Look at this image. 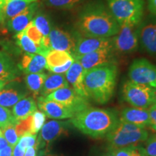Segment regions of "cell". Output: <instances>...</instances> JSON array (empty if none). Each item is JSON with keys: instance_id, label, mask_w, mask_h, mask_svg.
I'll list each match as a JSON object with an SVG mask.
<instances>
[{"instance_id": "1", "label": "cell", "mask_w": 156, "mask_h": 156, "mask_svg": "<svg viewBox=\"0 0 156 156\" xmlns=\"http://www.w3.org/2000/svg\"><path fill=\"white\" fill-rule=\"evenodd\" d=\"M76 26L82 36L95 38H111L120 30L107 5L100 0L85 5L78 14Z\"/></svg>"}, {"instance_id": "2", "label": "cell", "mask_w": 156, "mask_h": 156, "mask_svg": "<svg viewBox=\"0 0 156 156\" xmlns=\"http://www.w3.org/2000/svg\"><path fill=\"white\" fill-rule=\"evenodd\" d=\"M119 122L116 111L88 107L78 112L70 122L84 134L95 139L106 137Z\"/></svg>"}, {"instance_id": "3", "label": "cell", "mask_w": 156, "mask_h": 156, "mask_svg": "<svg viewBox=\"0 0 156 156\" xmlns=\"http://www.w3.org/2000/svg\"><path fill=\"white\" fill-rule=\"evenodd\" d=\"M118 69L115 64L85 70L84 85L89 98L98 104H106L114 96Z\"/></svg>"}, {"instance_id": "4", "label": "cell", "mask_w": 156, "mask_h": 156, "mask_svg": "<svg viewBox=\"0 0 156 156\" xmlns=\"http://www.w3.org/2000/svg\"><path fill=\"white\" fill-rule=\"evenodd\" d=\"M107 7L121 26H137L144 16L145 0H106Z\"/></svg>"}, {"instance_id": "5", "label": "cell", "mask_w": 156, "mask_h": 156, "mask_svg": "<svg viewBox=\"0 0 156 156\" xmlns=\"http://www.w3.org/2000/svg\"><path fill=\"white\" fill-rule=\"evenodd\" d=\"M149 136L145 127L119 121L113 131L106 136L111 149L136 145Z\"/></svg>"}, {"instance_id": "6", "label": "cell", "mask_w": 156, "mask_h": 156, "mask_svg": "<svg viewBox=\"0 0 156 156\" xmlns=\"http://www.w3.org/2000/svg\"><path fill=\"white\" fill-rule=\"evenodd\" d=\"M122 94L124 100L132 107L148 108L155 104L153 88L149 85L126 81L123 85Z\"/></svg>"}, {"instance_id": "7", "label": "cell", "mask_w": 156, "mask_h": 156, "mask_svg": "<svg viewBox=\"0 0 156 156\" xmlns=\"http://www.w3.org/2000/svg\"><path fill=\"white\" fill-rule=\"evenodd\" d=\"M128 76L130 81L153 87L156 84V65L145 58H136L129 66Z\"/></svg>"}, {"instance_id": "8", "label": "cell", "mask_w": 156, "mask_h": 156, "mask_svg": "<svg viewBox=\"0 0 156 156\" xmlns=\"http://www.w3.org/2000/svg\"><path fill=\"white\" fill-rule=\"evenodd\" d=\"M137 26L122 25L119 32L113 36L112 46L115 51L120 54H130L139 47Z\"/></svg>"}, {"instance_id": "9", "label": "cell", "mask_w": 156, "mask_h": 156, "mask_svg": "<svg viewBox=\"0 0 156 156\" xmlns=\"http://www.w3.org/2000/svg\"><path fill=\"white\" fill-rule=\"evenodd\" d=\"M48 99L62 103L72 109L75 114L90 107L89 99L80 95L73 87H63L56 90L46 96Z\"/></svg>"}, {"instance_id": "10", "label": "cell", "mask_w": 156, "mask_h": 156, "mask_svg": "<svg viewBox=\"0 0 156 156\" xmlns=\"http://www.w3.org/2000/svg\"><path fill=\"white\" fill-rule=\"evenodd\" d=\"M139 44L151 55H156V15L142 19L137 27Z\"/></svg>"}, {"instance_id": "11", "label": "cell", "mask_w": 156, "mask_h": 156, "mask_svg": "<svg viewBox=\"0 0 156 156\" xmlns=\"http://www.w3.org/2000/svg\"><path fill=\"white\" fill-rule=\"evenodd\" d=\"M70 121L52 120L44 124L41 130L40 134L37 139V145L38 148H43L55 141L62 136L68 134L71 127Z\"/></svg>"}, {"instance_id": "12", "label": "cell", "mask_w": 156, "mask_h": 156, "mask_svg": "<svg viewBox=\"0 0 156 156\" xmlns=\"http://www.w3.org/2000/svg\"><path fill=\"white\" fill-rule=\"evenodd\" d=\"M76 45L73 57L76 58L98 50L113 48L112 39L110 38H95L82 36L77 32L75 35Z\"/></svg>"}, {"instance_id": "13", "label": "cell", "mask_w": 156, "mask_h": 156, "mask_svg": "<svg viewBox=\"0 0 156 156\" xmlns=\"http://www.w3.org/2000/svg\"><path fill=\"white\" fill-rule=\"evenodd\" d=\"M114 51L113 48L98 50L79 56L75 59L79 61L85 70H88L100 66L115 64Z\"/></svg>"}, {"instance_id": "14", "label": "cell", "mask_w": 156, "mask_h": 156, "mask_svg": "<svg viewBox=\"0 0 156 156\" xmlns=\"http://www.w3.org/2000/svg\"><path fill=\"white\" fill-rule=\"evenodd\" d=\"M39 109L50 119H72L76 114L72 109L56 101L49 100L46 97L38 98Z\"/></svg>"}, {"instance_id": "15", "label": "cell", "mask_w": 156, "mask_h": 156, "mask_svg": "<svg viewBox=\"0 0 156 156\" xmlns=\"http://www.w3.org/2000/svg\"><path fill=\"white\" fill-rule=\"evenodd\" d=\"M28 95L26 89L20 82H9L0 90V106L9 108Z\"/></svg>"}, {"instance_id": "16", "label": "cell", "mask_w": 156, "mask_h": 156, "mask_svg": "<svg viewBox=\"0 0 156 156\" xmlns=\"http://www.w3.org/2000/svg\"><path fill=\"white\" fill-rule=\"evenodd\" d=\"M48 38L51 49L67 51L73 56L76 45L75 36L62 29L53 28L51 30Z\"/></svg>"}, {"instance_id": "17", "label": "cell", "mask_w": 156, "mask_h": 156, "mask_svg": "<svg viewBox=\"0 0 156 156\" xmlns=\"http://www.w3.org/2000/svg\"><path fill=\"white\" fill-rule=\"evenodd\" d=\"M38 7L39 4L35 2L17 16L9 19L7 22V27L9 32L17 34L24 30L34 18Z\"/></svg>"}, {"instance_id": "18", "label": "cell", "mask_w": 156, "mask_h": 156, "mask_svg": "<svg viewBox=\"0 0 156 156\" xmlns=\"http://www.w3.org/2000/svg\"><path fill=\"white\" fill-rule=\"evenodd\" d=\"M85 73V69L83 67L79 61L75 59L71 67L65 73V77L68 83L72 85L73 88L78 94L85 98L90 99L84 85Z\"/></svg>"}, {"instance_id": "19", "label": "cell", "mask_w": 156, "mask_h": 156, "mask_svg": "<svg viewBox=\"0 0 156 156\" xmlns=\"http://www.w3.org/2000/svg\"><path fill=\"white\" fill-rule=\"evenodd\" d=\"M119 121L145 128L149 125V112L147 108L127 107L123 109L121 112Z\"/></svg>"}, {"instance_id": "20", "label": "cell", "mask_w": 156, "mask_h": 156, "mask_svg": "<svg viewBox=\"0 0 156 156\" xmlns=\"http://www.w3.org/2000/svg\"><path fill=\"white\" fill-rule=\"evenodd\" d=\"M17 66L19 69L26 75L42 73L46 69V59L44 56L41 54L25 53Z\"/></svg>"}, {"instance_id": "21", "label": "cell", "mask_w": 156, "mask_h": 156, "mask_svg": "<svg viewBox=\"0 0 156 156\" xmlns=\"http://www.w3.org/2000/svg\"><path fill=\"white\" fill-rule=\"evenodd\" d=\"M20 71L12 57L7 52L0 51V81L7 83L14 80Z\"/></svg>"}, {"instance_id": "22", "label": "cell", "mask_w": 156, "mask_h": 156, "mask_svg": "<svg viewBox=\"0 0 156 156\" xmlns=\"http://www.w3.org/2000/svg\"><path fill=\"white\" fill-rule=\"evenodd\" d=\"M15 38L16 41V44L23 51H25V53L41 54L46 57L50 51V49L44 46H40L37 45L27 36L24 30L15 34Z\"/></svg>"}, {"instance_id": "23", "label": "cell", "mask_w": 156, "mask_h": 156, "mask_svg": "<svg viewBox=\"0 0 156 156\" xmlns=\"http://www.w3.org/2000/svg\"><path fill=\"white\" fill-rule=\"evenodd\" d=\"M37 110L36 101L33 97H25L18 101L12 108V114L15 120L25 119Z\"/></svg>"}, {"instance_id": "24", "label": "cell", "mask_w": 156, "mask_h": 156, "mask_svg": "<svg viewBox=\"0 0 156 156\" xmlns=\"http://www.w3.org/2000/svg\"><path fill=\"white\" fill-rule=\"evenodd\" d=\"M69 84L63 74H51L47 75L41 90V96L46 97L56 90L69 87Z\"/></svg>"}, {"instance_id": "25", "label": "cell", "mask_w": 156, "mask_h": 156, "mask_svg": "<svg viewBox=\"0 0 156 156\" xmlns=\"http://www.w3.org/2000/svg\"><path fill=\"white\" fill-rule=\"evenodd\" d=\"M30 4L31 2L27 0H11L6 2L1 12L2 24L22 12Z\"/></svg>"}, {"instance_id": "26", "label": "cell", "mask_w": 156, "mask_h": 156, "mask_svg": "<svg viewBox=\"0 0 156 156\" xmlns=\"http://www.w3.org/2000/svg\"><path fill=\"white\" fill-rule=\"evenodd\" d=\"M35 26L43 36V44L45 47L51 50L49 44V34L51 30V24L48 17L44 13L38 12L33 19Z\"/></svg>"}, {"instance_id": "27", "label": "cell", "mask_w": 156, "mask_h": 156, "mask_svg": "<svg viewBox=\"0 0 156 156\" xmlns=\"http://www.w3.org/2000/svg\"><path fill=\"white\" fill-rule=\"evenodd\" d=\"M46 69L51 68L61 67L67 64L68 62L75 59L73 56L69 52L62 51L50 50L46 56Z\"/></svg>"}, {"instance_id": "28", "label": "cell", "mask_w": 156, "mask_h": 156, "mask_svg": "<svg viewBox=\"0 0 156 156\" xmlns=\"http://www.w3.org/2000/svg\"><path fill=\"white\" fill-rule=\"evenodd\" d=\"M47 75L44 73L28 74L25 77V83L27 88L33 93L34 98H36L40 94Z\"/></svg>"}, {"instance_id": "29", "label": "cell", "mask_w": 156, "mask_h": 156, "mask_svg": "<svg viewBox=\"0 0 156 156\" xmlns=\"http://www.w3.org/2000/svg\"><path fill=\"white\" fill-rule=\"evenodd\" d=\"M86 0H43L48 7L58 9H71Z\"/></svg>"}, {"instance_id": "30", "label": "cell", "mask_w": 156, "mask_h": 156, "mask_svg": "<svg viewBox=\"0 0 156 156\" xmlns=\"http://www.w3.org/2000/svg\"><path fill=\"white\" fill-rule=\"evenodd\" d=\"M112 150L114 151L115 156H147L145 148L138 145L126 146Z\"/></svg>"}, {"instance_id": "31", "label": "cell", "mask_w": 156, "mask_h": 156, "mask_svg": "<svg viewBox=\"0 0 156 156\" xmlns=\"http://www.w3.org/2000/svg\"><path fill=\"white\" fill-rule=\"evenodd\" d=\"M16 123H12V124H9L5 127L0 128V132H1L2 134L7 140V142H8L9 145L12 146V147H14L18 143L20 140L16 133V131H15V124Z\"/></svg>"}, {"instance_id": "32", "label": "cell", "mask_w": 156, "mask_h": 156, "mask_svg": "<svg viewBox=\"0 0 156 156\" xmlns=\"http://www.w3.org/2000/svg\"><path fill=\"white\" fill-rule=\"evenodd\" d=\"M32 115L25 119L17 121L15 124V131L19 138L25 135V134H32Z\"/></svg>"}, {"instance_id": "33", "label": "cell", "mask_w": 156, "mask_h": 156, "mask_svg": "<svg viewBox=\"0 0 156 156\" xmlns=\"http://www.w3.org/2000/svg\"><path fill=\"white\" fill-rule=\"evenodd\" d=\"M46 114L44 112L38 110H36L32 114L33 120L31 134H36L41 129L45 122H46Z\"/></svg>"}, {"instance_id": "34", "label": "cell", "mask_w": 156, "mask_h": 156, "mask_svg": "<svg viewBox=\"0 0 156 156\" xmlns=\"http://www.w3.org/2000/svg\"><path fill=\"white\" fill-rule=\"evenodd\" d=\"M24 31L27 36H28L34 43H36L37 45H38V46H44V44H43V36L39 32L38 29L36 28V27L35 26L33 20L31 21L30 24L26 27V28L25 29Z\"/></svg>"}, {"instance_id": "35", "label": "cell", "mask_w": 156, "mask_h": 156, "mask_svg": "<svg viewBox=\"0 0 156 156\" xmlns=\"http://www.w3.org/2000/svg\"><path fill=\"white\" fill-rule=\"evenodd\" d=\"M16 122L17 121L15 120L10 110L6 107L0 106V128Z\"/></svg>"}, {"instance_id": "36", "label": "cell", "mask_w": 156, "mask_h": 156, "mask_svg": "<svg viewBox=\"0 0 156 156\" xmlns=\"http://www.w3.org/2000/svg\"><path fill=\"white\" fill-rule=\"evenodd\" d=\"M17 144L25 150H26L28 147L37 145V134H25L21 136Z\"/></svg>"}, {"instance_id": "37", "label": "cell", "mask_w": 156, "mask_h": 156, "mask_svg": "<svg viewBox=\"0 0 156 156\" xmlns=\"http://www.w3.org/2000/svg\"><path fill=\"white\" fill-rule=\"evenodd\" d=\"M145 148L147 156H156V134L148 136Z\"/></svg>"}, {"instance_id": "38", "label": "cell", "mask_w": 156, "mask_h": 156, "mask_svg": "<svg viewBox=\"0 0 156 156\" xmlns=\"http://www.w3.org/2000/svg\"><path fill=\"white\" fill-rule=\"evenodd\" d=\"M147 109L150 114V122L148 126L154 132H156V104L152 105Z\"/></svg>"}, {"instance_id": "39", "label": "cell", "mask_w": 156, "mask_h": 156, "mask_svg": "<svg viewBox=\"0 0 156 156\" xmlns=\"http://www.w3.org/2000/svg\"><path fill=\"white\" fill-rule=\"evenodd\" d=\"M25 153V150L20 147L18 144L13 147L12 151V156H24Z\"/></svg>"}, {"instance_id": "40", "label": "cell", "mask_w": 156, "mask_h": 156, "mask_svg": "<svg viewBox=\"0 0 156 156\" xmlns=\"http://www.w3.org/2000/svg\"><path fill=\"white\" fill-rule=\"evenodd\" d=\"M38 145L28 147L25 150L24 156H37V151H38Z\"/></svg>"}, {"instance_id": "41", "label": "cell", "mask_w": 156, "mask_h": 156, "mask_svg": "<svg viewBox=\"0 0 156 156\" xmlns=\"http://www.w3.org/2000/svg\"><path fill=\"white\" fill-rule=\"evenodd\" d=\"M147 8L151 14L156 15V0H147Z\"/></svg>"}, {"instance_id": "42", "label": "cell", "mask_w": 156, "mask_h": 156, "mask_svg": "<svg viewBox=\"0 0 156 156\" xmlns=\"http://www.w3.org/2000/svg\"><path fill=\"white\" fill-rule=\"evenodd\" d=\"M13 147L10 145H7L0 151V156H12Z\"/></svg>"}, {"instance_id": "43", "label": "cell", "mask_w": 156, "mask_h": 156, "mask_svg": "<svg viewBox=\"0 0 156 156\" xmlns=\"http://www.w3.org/2000/svg\"><path fill=\"white\" fill-rule=\"evenodd\" d=\"M8 145V142H7V140H5V138L4 137L3 135L1 133V132H0V151L2 149H4L5 147H7Z\"/></svg>"}, {"instance_id": "44", "label": "cell", "mask_w": 156, "mask_h": 156, "mask_svg": "<svg viewBox=\"0 0 156 156\" xmlns=\"http://www.w3.org/2000/svg\"><path fill=\"white\" fill-rule=\"evenodd\" d=\"M102 156H115V155H114V151H113L112 149H110V148H109L108 151H107L106 153L103 154Z\"/></svg>"}, {"instance_id": "45", "label": "cell", "mask_w": 156, "mask_h": 156, "mask_svg": "<svg viewBox=\"0 0 156 156\" xmlns=\"http://www.w3.org/2000/svg\"><path fill=\"white\" fill-rule=\"evenodd\" d=\"M154 91V97H155V104H156V84L153 87Z\"/></svg>"}, {"instance_id": "46", "label": "cell", "mask_w": 156, "mask_h": 156, "mask_svg": "<svg viewBox=\"0 0 156 156\" xmlns=\"http://www.w3.org/2000/svg\"><path fill=\"white\" fill-rule=\"evenodd\" d=\"M5 84H7L6 83H5V82H2L0 81V90H1L2 87H4V85H5Z\"/></svg>"}, {"instance_id": "47", "label": "cell", "mask_w": 156, "mask_h": 156, "mask_svg": "<svg viewBox=\"0 0 156 156\" xmlns=\"http://www.w3.org/2000/svg\"><path fill=\"white\" fill-rule=\"evenodd\" d=\"M6 2V0H0V6L4 5Z\"/></svg>"}, {"instance_id": "48", "label": "cell", "mask_w": 156, "mask_h": 156, "mask_svg": "<svg viewBox=\"0 0 156 156\" xmlns=\"http://www.w3.org/2000/svg\"><path fill=\"white\" fill-rule=\"evenodd\" d=\"M8 1H11V0H6V2H8ZM27 1H28V2H36L37 0H27Z\"/></svg>"}]
</instances>
